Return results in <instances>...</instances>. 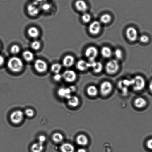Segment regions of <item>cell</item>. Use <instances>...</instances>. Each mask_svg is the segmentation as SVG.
Listing matches in <instances>:
<instances>
[{
    "label": "cell",
    "instance_id": "cell-6",
    "mask_svg": "<svg viewBox=\"0 0 152 152\" xmlns=\"http://www.w3.org/2000/svg\"><path fill=\"white\" fill-rule=\"evenodd\" d=\"M126 35L129 41L134 42L138 38V31L135 28L130 27L128 28L126 31Z\"/></svg>",
    "mask_w": 152,
    "mask_h": 152
},
{
    "label": "cell",
    "instance_id": "cell-28",
    "mask_svg": "<svg viewBox=\"0 0 152 152\" xmlns=\"http://www.w3.org/2000/svg\"><path fill=\"white\" fill-rule=\"evenodd\" d=\"M52 138L55 143H60L63 141V136L62 134L59 132H56L52 135Z\"/></svg>",
    "mask_w": 152,
    "mask_h": 152
},
{
    "label": "cell",
    "instance_id": "cell-20",
    "mask_svg": "<svg viewBox=\"0 0 152 152\" xmlns=\"http://www.w3.org/2000/svg\"><path fill=\"white\" fill-rule=\"evenodd\" d=\"M62 152H74V148L73 145L69 143H65L60 146Z\"/></svg>",
    "mask_w": 152,
    "mask_h": 152
},
{
    "label": "cell",
    "instance_id": "cell-40",
    "mask_svg": "<svg viewBox=\"0 0 152 152\" xmlns=\"http://www.w3.org/2000/svg\"><path fill=\"white\" fill-rule=\"evenodd\" d=\"M4 63V59L3 56L0 55V66H2Z\"/></svg>",
    "mask_w": 152,
    "mask_h": 152
},
{
    "label": "cell",
    "instance_id": "cell-38",
    "mask_svg": "<svg viewBox=\"0 0 152 152\" xmlns=\"http://www.w3.org/2000/svg\"><path fill=\"white\" fill-rule=\"evenodd\" d=\"M39 142L40 143L43 144L46 140V137L43 135H40L38 137Z\"/></svg>",
    "mask_w": 152,
    "mask_h": 152
},
{
    "label": "cell",
    "instance_id": "cell-10",
    "mask_svg": "<svg viewBox=\"0 0 152 152\" xmlns=\"http://www.w3.org/2000/svg\"><path fill=\"white\" fill-rule=\"evenodd\" d=\"M101 29V25L100 22L97 21L93 22L89 27V31L91 34L96 35L98 34Z\"/></svg>",
    "mask_w": 152,
    "mask_h": 152
},
{
    "label": "cell",
    "instance_id": "cell-33",
    "mask_svg": "<svg viewBox=\"0 0 152 152\" xmlns=\"http://www.w3.org/2000/svg\"><path fill=\"white\" fill-rule=\"evenodd\" d=\"M115 56L117 59L120 60L122 57V52L119 49H116L114 52Z\"/></svg>",
    "mask_w": 152,
    "mask_h": 152
},
{
    "label": "cell",
    "instance_id": "cell-17",
    "mask_svg": "<svg viewBox=\"0 0 152 152\" xmlns=\"http://www.w3.org/2000/svg\"><path fill=\"white\" fill-rule=\"evenodd\" d=\"M147 102L143 98L139 97L135 99L134 102V105L138 108H142L146 106Z\"/></svg>",
    "mask_w": 152,
    "mask_h": 152
},
{
    "label": "cell",
    "instance_id": "cell-41",
    "mask_svg": "<svg viewBox=\"0 0 152 152\" xmlns=\"http://www.w3.org/2000/svg\"><path fill=\"white\" fill-rule=\"evenodd\" d=\"M77 152H86V151L84 148H80L77 151Z\"/></svg>",
    "mask_w": 152,
    "mask_h": 152
},
{
    "label": "cell",
    "instance_id": "cell-26",
    "mask_svg": "<svg viewBox=\"0 0 152 152\" xmlns=\"http://www.w3.org/2000/svg\"><path fill=\"white\" fill-rule=\"evenodd\" d=\"M87 91L88 95L93 97L96 96L98 93L97 88L94 86H90L88 87Z\"/></svg>",
    "mask_w": 152,
    "mask_h": 152
},
{
    "label": "cell",
    "instance_id": "cell-5",
    "mask_svg": "<svg viewBox=\"0 0 152 152\" xmlns=\"http://www.w3.org/2000/svg\"><path fill=\"white\" fill-rule=\"evenodd\" d=\"M34 67L38 72L43 73L47 70L48 65L46 62L41 59H38L34 63Z\"/></svg>",
    "mask_w": 152,
    "mask_h": 152
},
{
    "label": "cell",
    "instance_id": "cell-42",
    "mask_svg": "<svg viewBox=\"0 0 152 152\" xmlns=\"http://www.w3.org/2000/svg\"><path fill=\"white\" fill-rule=\"evenodd\" d=\"M35 2L38 4L39 3H42L43 2H44V0H35Z\"/></svg>",
    "mask_w": 152,
    "mask_h": 152
},
{
    "label": "cell",
    "instance_id": "cell-12",
    "mask_svg": "<svg viewBox=\"0 0 152 152\" xmlns=\"http://www.w3.org/2000/svg\"><path fill=\"white\" fill-rule=\"evenodd\" d=\"M90 68H92L93 70L95 73H100L103 69V65L100 62H96L95 60L93 61H89Z\"/></svg>",
    "mask_w": 152,
    "mask_h": 152
},
{
    "label": "cell",
    "instance_id": "cell-3",
    "mask_svg": "<svg viewBox=\"0 0 152 152\" xmlns=\"http://www.w3.org/2000/svg\"><path fill=\"white\" fill-rule=\"evenodd\" d=\"M105 68L106 72L109 74H115L119 70V64L117 60H110L106 63Z\"/></svg>",
    "mask_w": 152,
    "mask_h": 152
},
{
    "label": "cell",
    "instance_id": "cell-35",
    "mask_svg": "<svg viewBox=\"0 0 152 152\" xmlns=\"http://www.w3.org/2000/svg\"><path fill=\"white\" fill-rule=\"evenodd\" d=\"M139 40H140L141 42L143 43H146L148 42L150 39L148 36L143 35L140 37Z\"/></svg>",
    "mask_w": 152,
    "mask_h": 152
},
{
    "label": "cell",
    "instance_id": "cell-21",
    "mask_svg": "<svg viewBox=\"0 0 152 152\" xmlns=\"http://www.w3.org/2000/svg\"><path fill=\"white\" fill-rule=\"evenodd\" d=\"M28 34L29 36L31 38H36L39 35V31L36 27H30L28 30Z\"/></svg>",
    "mask_w": 152,
    "mask_h": 152
},
{
    "label": "cell",
    "instance_id": "cell-43",
    "mask_svg": "<svg viewBox=\"0 0 152 152\" xmlns=\"http://www.w3.org/2000/svg\"><path fill=\"white\" fill-rule=\"evenodd\" d=\"M149 88H150L151 92L152 93V81L151 82L150 85H149Z\"/></svg>",
    "mask_w": 152,
    "mask_h": 152
},
{
    "label": "cell",
    "instance_id": "cell-8",
    "mask_svg": "<svg viewBox=\"0 0 152 152\" xmlns=\"http://www.w3.org/2000/svg\"><path fill=\"white\" fill-rule=\"evenodd\" d=\"M112 85L108 81H104L102 83L100 86L101 93L103 96L108 95L112 90Z\"/></svg>",
    "mask_w": 152,
    "mask_h": 152
},
{
    "label": "cell",
    "instance_id": "cell-30",
    "mask_svg": "<svg viewBox=\"0 0 152 152\" xmlns=\"http://www.w3.org/2000/svg\"><path fill=\"white\" fill-rule=\"evenodd\" d=\"M31 48L34 50H38L40 48L41 45L40 42L38 41H33L31 45Z\"/></svg>",
    "mask_w": 152,
    "mask_h": 152
},
{
    "label": "cell",
    "instance_id": "cell-29",
    "mask_svg": "<svg viewBox=\"0 0 152 152\" xmlns=\"http://www.w3.org/2000/svg\"><path fill=\"white\" fill-rule=\"evenodd\" d=\"M62 65L59 63H55L52 64L51 67V70L55 74L59 73L62 69Z\"/></svg>",
    "mask_w": 152,
    "mask_h": 152
},
{
    "label": "cell",
    "instance_id": "cell-23",
    "mask_svg": "<svg viewBox=\"0 0 152 152\" xmlns=\"http://www.w3.org/2000/svg\"><path fill=\"white\" fill-rule=\"evenodd\" d=\"M43 144L40 143H34L31 147V150L33 152H41L44 149Z\"/></svg>",
    "mask_w": 152,
    "mask_h": 152
},
{
    "label": "cell",
    "instance_id": "cell-15",
    "mask_svg": "<svg viewBox=\"0 0 152 152\" xmlns=\"http://www.w3.org/2000/svg\"><path fill=\"white\" fill-rule=\"evenodd\" d=\"M71 90L70 88H61L58 91V95L62 98L68 99L71 97Z\"/></svg>",
    "mask_w": 152,
    "mask_h": 152
},
{
    "label": "cell",
    "instance_id": "cell-37",
    "mask_svg": "<svg viewBox=\"0 0 152 152\" xmlns=\"http://www.w3.org/2000/svg\"><path fill=\"white\" fill-rule=\"evenodd\" d=\"M62 78H63L62 75L61 74H59V73H56L55 75L53 77L54 79L56 81H60L62 79Z\"/></svg>",
    "mask_w": 152,
    "mask_h": 152
},
{
    "label": "cell",
    "instance_id": "cell-22",
    "mask_svg": "<svg viewBox=\"0 0 152 152\" xmlns=\"http://www.w3.org/2000/svg\"><path fill=\"white\" fill-rule=\"evenodd\" d=\"M101 54L103 57L109 58L111 57L112 52L110 48L107 47H104L101 50Z\"/></svg>",
    "mask_w": 152,
    "mask_h": 152
},
{
    "label": "cell",
    "instance_id": "cell-11",
    "mask_svg": "<svg viewBox=\"0 0 152 152\" xmlns=\"http://www.w3.org/2000/svg\"><path fill=\"white\" fill-rule=\"evenodd\" d=\"M38 4L35 2L29 4L27 6V12L30 16H35L39 13L40 8L38 6Z\"/></svg>",
    "mask_w": 152,
    "mask_h": 152
},
{
    "label": "cell",
    "instance_id": "cell-14",
    "mask_svg": "<svg viewBox=\"0 0 152 152\" xmlns=\"http://www.w3.org/2000/svg\"><path fill=\"white\" fill-rule=\"evenodd\" d=\"M75 62V59L71 55H67L63 59V66L66 67H70L73 66Z\"/></svg>",
    "mask_w": 152,
    "mask_h": 152
},
{
    "label": "cell",
    "instance_id": "cell-4",
    "mask_svg": "<svg viewBox=\"0 0 152 152\" xmlns=\"http://www.w3.org/2000/svg\"><path fill=\"white\" fill-rule=\"evenodd\" d=\"M98 54V51L95 47L90 46L87 48L85 52V55L89 60V61H93Z\"/></svg>",
    "mask_w": 152,
    "mask_h": 152
},
{
    "label": "cell",
    "instance_id": "cell-34",
    "mask_svg": "<svg viewBox=\"0 0 152 152\" xmlns=\"http://www.w3.org/2000/svg\"><path fill=\"white\" fill-rule=\"evenodd\" d=\"M51 8V5L50 4L45 3L43 4L41 6V9L45 11H48Z\"/></svg>",
    "mask_w": 152,
    "mask_h": 152
},
{
    "label": "cell",
    "instance_id": "cell-9",
    "mask_svg": "<svg viewBox=\"0 0 152 152\" xmlns=\"http://www.w3.org/2000/svg\"><path fill=\"white\" fill-rule=\"evenodd\" d=\"M62 77L66 81L71 83L74 82L76 79L77 74L73 70H67L63 73Z\"/></svg>",
    "mask_w": 152,
    "mask_h": 152
},
{
    "label": "cell",
    "instance_id": "cell-27",
    "mask_svg": "<svg viewBox=\"0 0 152 152\" xmlns=\"http://www.w3.org/2000/svg\"><path fill=\"white\" fill-rule=\"evenodd\" d=\"M112 19L111 16L108 14H104L102 15L100 18V21L101 23H104V24H107L110 23Z\"/></svg>",
    "mask_w": 152,
    "mask_h": 152
},
{
    "label": "cell",
    "instance_id": "cell-2",
    "mask_svg": "<svg viewBox=\"0 0 152 152\" xmlns=\"http://www.w3.org/2000/svg\"><path fill=\"white\" fill-rule=\"evenodd\" d=\"M131 86L135 91H139L144 89L146 81L143 77L137 76L133 79H131Z\"/></svg>",
    "mask_w": 152,
    "mask_h": 152
},
{
    "label": "cell",
    "instance_id": "cell-16",
    "mask_svg": "<svg viewBox=\"0 0 152 152\" xmlns=\"http://www.w3.org/2000/svg\"><path fill=\"white\" fill-rule=\"evenodd\" d=\"M76 67L80 71H85L90 68L89 62H87L83 60H80L77 62Z\"/></svg>",
    "mask_w": 152,
    "mask_h": 152
},
{
    "label": "cell",
    "instance_id": "cell-25",
    "mask_svg": "<svg viewBox=\"0 0 152 152\" xmlns=\"http://www.w3.org/2000/svg\"><path fill=\"white\" fill-rule=\"evenodd\" d=\"M23 57L25 60L28 62L32 61L34 59V55L31 51H25L23 54Z\"/></svg>",
    "mask_w": 152,
    "mask_h": 152
},
{
    "label": "cell",
    "instance_id": "cell-44",
    "mask_svg": "<svg viewBox=\"0 0 152 152\" xmlns=\"http://www.w3.org/2000/svg\"><path fill=\"white\" fill-rule=\"evenodd\" d=\"M47 0H44V2H45V1H47Z\"/></svg>",
    "mask_w": 152,
    "mask_h": 152
},
{
    "label": "cell",
    "instance_id": "cell-7",
    "mask_svg": "<svg viewBox=\"0 0 152 152\" xmlns=\"http://www.w3.org/2000/svg\"><path fill=\"white\" fill-rule=\"evenodd\" d=\"M23 119V112L20 110H17L13 112L10 115V119L14 124L20 123Z\"/></svg>",
    "mask_w": 152,
    "mask_h": 152
},
{
    "label": "cell",
    "instance_id": "cell-18",
    "mask_svg": "<svg viewBox=\"0 0 152 152\" xmlns=\"http://www.w3.org/2000/svg\"><path fill=\"white\" fill-rule=\"evenodd\" d=\"M80 100L76 96H71L68 99V104L72 107H76L79 105Z\"/></svg>",
    "mask_w": 152,
    "mask_h": 152
},
{
    "label": "cell",
    "instance_id": "cell-36",
    "mask_svg": "<svg viewBox=\"0 0 152 152\" xmlns=\"http://www.w3.org/2000/svg\"><path fill=\"white\" fill-rule=\"evenodd\" d=\"M25 114L26 115L29 117H33L34 115V110L31 109H27L25 110Z\"/></svg>",
    "mask_w": 152,
    "mask_h": 152
},
{
    "label": "cell",
    "instance_id": "cell-32",
    "mask_svg": "<svg viewBox=\"0 0 152 152\" xmlns=\"http://www.w3.org/2000/svg\"><path fill=\"white\" fill-rule=\"evenodd\" d=\"M20 51V47L17 45H14L11 48V52H12V53L14 54L19 53Z\"/></svg>",
    "mask_w": 152,
    "mask_h": 152
},
{
    "label": "cell",
    "instance_id": "cell-24",
    "mask_svg": "<svg viewBox=\"0 0 152 152\" xmlns=\"http://www.w3.org/2000/svg\"><path fill=\"white\" fill-rule=\"evenodd\" d=\"M119 85L121 89L126 91L129 86H131V80L125 79L121 81H120Z\"/></svg>",
    "mask_w": 152,
    "mask_h": 152
},
{
    "label": "cell",
    "instance_id": "cell-13",
    "mask_svg": "<svg viewBox=\"0 0 152 152\" xmlns=\"http://www.w3.org/2000/svg\"><path fill=\"white\" fill-rule=\"evenodd\" d=\"M76 9L81 12H85L88 9V6L86 3L83 0H77L75 3Z\"/></svg>",
    "mask_w": 152,
    "mask_h": 152
},
{
    "label": "cell",
    "instance_id": "cell-1",
    "mask_svg": "<svg viewBox=\"0 0 152 152\" xmlns=\"http://www.w3.org/2000/svg\"><path fill=\"white\" fill-rule=\"evenodd\" d=\"M8 69L14 73H18L23 68V64L21 59L19 58L14 57L10 58L7 63Z\"/></svg>",
    "mask_w": 152,
    "mask_h": 152
},
{
    "label": "cell",
    "instance_id": "cell-39",
    "mask_svg": "<svg viewBox=\"0 0 152 152\" xmlns=\"http://www.w3.org/2000/svg\"><path fill=\"white\" fill-rule=\"evenodd\" d=\"M146 146L149 149L152 150V139L147 141L146 143Z\"/></svg>",
    "mask_w": 152,
    "mask_h": 152
},
{
    "label": "cell",
    "instance_id": "cell-19",
    "mask_svg": "<svg viewBox=\"0 0 152 152\" xmlns=\"http://www.w3.org/2000/svg\"><path fill=\"white\" fill-rule=\"evenodd\" d=\"M77 143L78 145L81 146H86L88 143V139L85 135L80 134L76 138Z\"/></svg>",
    "mask_w": 152,
    "mask_h": 152
},
{
    "label": "cell",
    "instance_id": "cell-31",
    "mask_svg": "<svg viewBox=\"0 0 152 152\" xmlns=\"http://www.w3.org/2000/svg\"><path fill=\"white\" fill-rule=\"evenodd\" d=\"M81 19L84 23H88L90 21L91 16L90 14L88 13H85L81 16Z\"/></svg>",
    "mask_w": 152,
    "mask_h": 152
}]
</instances>
